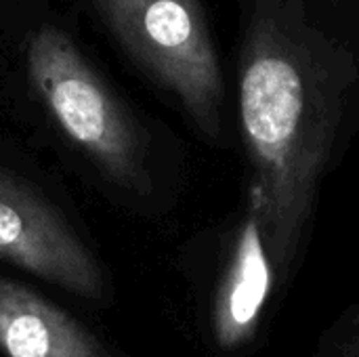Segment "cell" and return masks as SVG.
<instances>
[{"mask_svg": "<svg viewBox=\"0 0 359 357\" xmlns=\"http://www.w3.org/2000/svg\"><path fill=\"white\" fill-rule=\"evenodd\" d=\"M271 261L259 208L250 200L215 309L217 339L223 347H236L250 335L271 288Z\"/></svg>", "mask_w": 359, "mask_h": 357, "instance_id": "cell-6", "label": "cell"}, {"mask_svg": "<svg viewBox=\"0 0 359 357\" xmlns=\"http://www.w3.org/2000/svg\"><path fill=\"white\" fill-rule=\"evenodd\" d=\"M0 261L84 299H101L103 271L69 221L38 191L0 173Z\"/></svg>", "mask_w": 359, "mask_h": 357, "instance_id": "cell-4", "label": "cell"}, {"mask_svg": "<svg viewBox=\"0 0 359 357\" xmlns=\"http://www.w3.org/2000/svg\"><path fill=\"white\" fill-rule=\"evenodd\" d=\"M337 330H339V335H343L339 341L341 349H347L349 357L359 356V311L349 316L347 322H343Z\"/></svg>", "mask_w": 359, "mask_h": 357, "instance_id": "cell-7", "label": "cell"}, {"mask_svg": "<svg viewBox=\"0 0 359 357\" xmlns=\"http://www.w3.org/2000/svg\"><path fill=\"white\" fill-rule=\"evenodd\" d=\"M25 63L32 88L67 139L116 185L149 194L143 133L72 38L53 25L40 27L27 40Z\"/></svg>", "mask_w": 359, "mask_h": 357, "instance_id": "cell-2", "label": "cell"}, {"mask_svg": "<svg viewBox=\"0 0 359 357\" xmlns=\"http://www.w3.org/2000/svg\"><path fill=\"white\" fill-rule=\"evenodd\" d=\"M0 351L6 357H111L67 311L0 276Z\"/></svg>", "mask_w": 359, "mask_h": 357, "instance_id": "cell-5", "label": "cell"}, {"mask_svg": "<svg viewBox=\"0 0 359 357\" xmlns=\"http://www.w3.org/2000/svg\"><path fill=\"white\" fill-rule=\"evenodd\" d=\"M330 103L299 27L282 6L259 0L240 57V116L255 166L250 200L282 269L292 263L313 210L332 137Z\"/></svg>", "mask_w": 359, "mask_h": 357, "instance_id": "cell-1", "label": "cell"}, {"mask_svg": "<svg viewBox=\"0 0 359 357\" xmlns=\"http://www.w3.org/2000/svg\"><path fill=\"white\" fill-rule=\"evenodd\" d=\"M122 50L210 137L221 126L223 76L198 0H90Z\"/></svg>", "mask_w": 359, "mask_h": 357, "instance_id": "cell-3", "label": "cell"}]
</instances>
